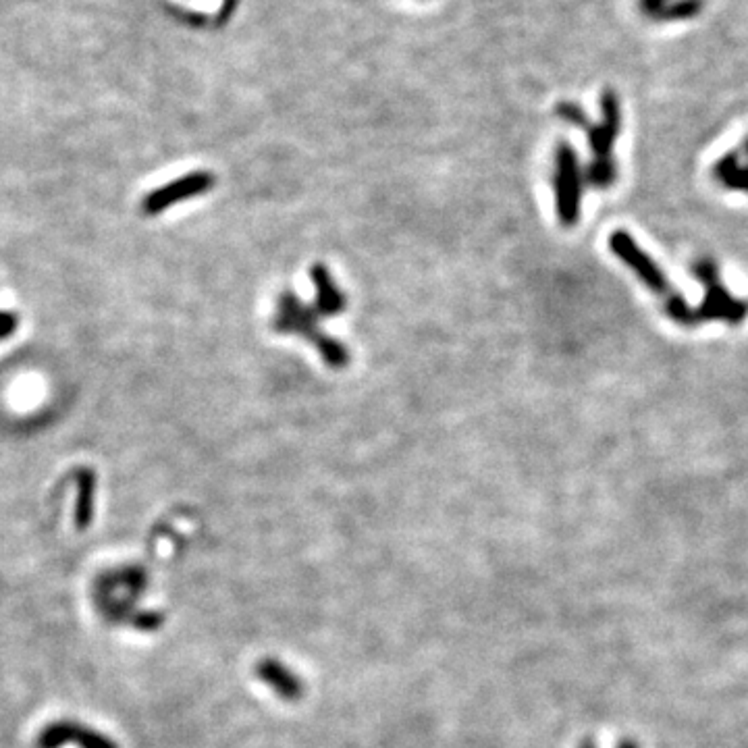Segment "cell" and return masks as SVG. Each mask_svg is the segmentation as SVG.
<instances>
[{"label": "cell", "instance_id": "obj_1", "mask_svg": "<svg viewBox=\"0 0 748 748\" xmlns=\"http://www.w3.org/2000/svg\"><path fill=\"white\" fill-rule=\"evenodd\" d=\"M609 250L616 254L640 281H643L647 289L655 293L663 310L674 320V323L682 327L699 325L697 310L690 308V304L684 300L682 293L670 283V279L665 277V273L661 271V266L655 262V258L640 248V244L628 231L624 229L613 231L609 235Z\"/></svg>", "mask_w": 748, "mask_h": 748}, {"label": "cell", "instance_id": "obj_2", "mask_svg": "<svg viewBox=\"0 0 748 748\" xmlns=\"http://www.w3.org/2000/svg\"><path fill=\"white\" fill-rule=\"evenodd\" d=\"M692 275L705 287V300L697 310L699 323L705 320H724L728 325H740L748 316V302L732 296L719 277L717 264L709 258H701L692 264Z\"/></svg>", "mask_w": 748, "mask_h": 748}, {"label": "cell", "instance_id": "obj_3", "mask_svg": "<svg viewBox=\"0 0 748 748\" xmlns=\"http://www.w3.org/2000/svg\"><path fill=\"white\" fill-rule=\"evenodd\" d=\"M555 206L559 223L574 227L580 221L584 171L578 163V154L572 144L561 142L555 152Z\"/></svg>", "mask_w": 748, "mask_h": 748}, {"label": "cell", "instance_id": "obj_4", "mask_svg": "<svg viewBox=\"0 0 748 748\" xmlns=\"http://www.w3.org/2000/svg\"><path fill=\"white\" fill-rule=\"evenodd\" d=\"M318 314L312 306H306L296 293L283 291L277 298V312L273 318V329L281 335H300L308 339L316 350L329 337L318 327Z\"/></svg>", "mask_w": 748, "mask_h": 748}, {"label": "cell", "instance_id": "obj_5", "mask_svg": "<svg viewBox=\"0 0 748 748\" xmlns=\"http://www.w3.org/2000/svg\"><path fill=\"white\" fill-rule=\"evenodd\" d=\"M212 187H215V175H212V173H208V171L187 173V175L177 177L175 181H171L163 187H158V190L150 192L142 202V210H144V215L156 217V215H160V212H165L167 208H171L179 202H185V200H190L194 196H202V194L210 192Z\"/></svg>", "mask_w": 748, "mask_h": 748}, {"label": "cell", "instance_id": "obj_6", "mask_svg": "<svg viewBox=\"0 0 748 748\" xmlns=\"http://www.w3.org/2000/svg\"><path fill=\"white\" fill-rule=\"evenodd\" d=\"M67 744H77L79 748H121L113 738L73 719L52 721L36 738L38 748H63Z\"/></svg>", "mask_w": 748, "mask_h": 748}, {"label": "cell", "instance_id": "obj_7", "mask_svg": "<svg viewBox=\"0 0 748 748\" xmlns=\"http://www.w3.org/2000/svg\"><path fill=\"white\" fill-rule=\"evenodd\" d=\"M601 117V123L586 129L593 160H613V146H616L622 129V104L620 96L613 90L601 94Z\"/></svg>", "mask_w": 748, "mask_h": 748}, {"label": "cell", "instance_id": "obj_8", "mask_svg": "<svg viewBox=\"0 0 748 748\" xmlns=\"http://www.w3.org/2000/svg\"><path fill=\"white\" fill-rule=\"evenodd\" d=\"M310 279H312L314 291H316L312 308L318 314V318H333V316L341 314L347 306V300L343 296V291L337 287L335 279L331 277L327 266L320 264V262L312 264Z\"/></svg>", "mask_w": 748, "mask_h": 748}, {"label": "cell", "instance_id": "obj_9", "mask_svg": "<svg viewBox=\"0 0 748 748\" xmlns=\"http://www.w3.org/2000/svg\"><path fill=\"white\" fill-rule=\"evenodd\" d=\"M713 175L728 190L748 192V138L740 150H734L719 160Z\"/></svg>", "mask_w": 748, "mask_h": 748}, {"label": "cell", "instance_id": "obj_10", "mask_svg": "<svg viewBox=\"0 0 748 748\" xmlns=\"http://www.w3.org/2000/svg\"><path fill=\"white\" fill-rule=\"evenodd\" d=\"M94 493H96V474L90 468L77 472V505H75V526L86 530L94 518Z\"/></svg>", "mask_w": 748, "mask_h": 748}, {"label": "cell", "instance_id": "obj_11", "mask_svg": "<svg viewBox=\"0 0 748 748\" xmlns=\"http://www.w3.org/2000/svg\"><path fill=\"white\" fill-rule=\"evenodd\" d=\"M584 181L597 190H607L618 181V163L616 160H593L584 171Z\"/></svg>", "mask_w": 748, "mask_h": 748}, {"label": "cell", "instance_id": "obj_12", "mask_svg": "<svg viewBox=\"0 0 748 748\" xmlns=\"http://www.w3.org/2000/svg\"><path fill=\"white\" fill-rule=\"evenodd\" d=\"M705 11V0H670L659 21H690Z\"/></svg>", "mask_w": 748, "mask_h": 748}, {"label": "cell", "instance_id": "obj_13", "mask_svg": "<svg viewBox=\"0 0 748 748\" xmlns=\"http://www.w3.org/2000/svg\"><path fill=\"white\" fill-rule=\"evenodd\" d=\"M555 111H557V117H559L561 121H566V123H570V125H574V127H580V129H584V131L591 127V121L586 119V113L580 109V106H578L576 102H570V100L559 102Z\"/></svg>", "mask_w": 748, "mask_h": 748}, {"label": "cell", "instance_id": "obj_14", "mask_svg": "<svg viewBox=\"0 0 748 748\" xmlns=\"http://www.w3.org/2000/svg\"><path fill=\"white\" fill-rule=\"evenodd\" d=\"M670 5V0H638L640 13H643L651 21H659L663 15V9Z\"/></svg>", "mask_w": 748, "mask_h": 748}, {"label": "cell", "instance_id": "obj_15", "mask_svg": "<svg viewBox=\"0 0 748 748\" xmlns=\"http://www.w3.org/2000/svg\"><path fill=\"white\" fill-rule=\"evenodd\" d=\"M19 327V316L13 312H0V339L11 337Z\"/></svg>", "mask_w": 748, "mask_h": 748}, {"label": "cell", "instance_id": "obj_16", "mask_svg": "<svg viewBox=\"0 0 748 748\" xmlns=\"http://www.w3.org/2000/svg\"><path fill=\"white\" fill-rule=\"evenodd\" d=\"M620 748H638V746H636V742H630V740H626V742H622V744H620Z\"/></svg>", "mask_w": 748, "mask_h": 748}]
</instances>
